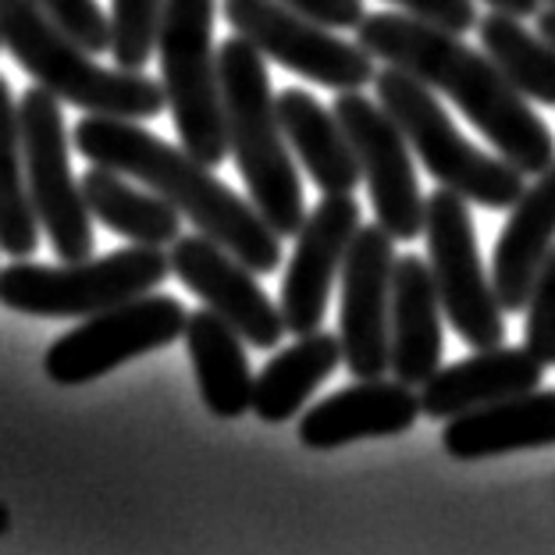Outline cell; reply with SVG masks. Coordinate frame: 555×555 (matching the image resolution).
Returning a JSON list of instances; mask_svg holds the SVG:
<instances>
[{"mask_svg": "<svg viewBox=\"0 0 555 555\" xmlns=\"http://www.w3.org/2000/svg\"><path fill=\"white\" fill-rule=\"evenodd\" d=\"M357 43L374 61L402 68L427 90L449 96L474 129L488 135L499 157L516 164L524 175H541L555 160V135L524 93L502 75L488 54L470 50L456 33L396 11H377L357 25Z\"/></svg>", "mask_w": 555, "mask_h": 555, "instance_id": "6da1fadb", "label": "cell"}, {"mask_svg": "<svg viewBox=\"0 0 555 555\" xmlns=\"http://www.w3.org/2000/svg\"><path fill=\"white\" fill-rule=\"evenodd\" d=\"M72 139L90 164H104L154 189L196 224V232L221 243L246 268L257 274L278 271L282 235L260 218L254 204H246L221 179H214L210 164L193 157L185 146H171L160 135L146 132L139 121L111 115H86L75 125Z\"/></svg>", "mask_w": 555, "mask_h": 555, "instance_id": "7a4b0ae2", "label": "cell"}, {"mask_svg": "<svg viewBox=\"0 0 555 555\" xmlns=\"http://www.w3.org/2000/svg\"><path fill=\"white\" fill-rule=\"evenodd\" d=\"M260 57V50L238 33L218 47L229 146L249 189V204L278 235H296L307 221L302 182L296 160L288 157L293 146L278 118V96L271 93V75Z\"/></svg>", "mask_w": 555, "mask_h": 555, "instance_id": "3957f363", "label": "cell"}, {"mask_svg": "<svg viewBox=\"0 0 555 555\" xmlns=\"http://www.w3.org/2000/svg\"><path fill=\"white\" fill-rule=\"evenodd\" d=\"M0 40L36 86L86 115L143 121L168 107L164 82L143 72L96 65L93 50L72 40L36 0H0Z\"/></svg>", "mask_w": 555, "mask_h": 555, "instance_id": "277c9868", "label": "cell"}, {"mask_svg": "<svg viewBox=\"0 0 555 555\" xmlns=\"http://www.w3.org/2000/svg\"><path fill=\"white\" fill-rule=\"evenodd\" d=\"M374 93L438 185L488 210H509L524 196V171L506 157L485 154L481 146L460 135L446 107L435 100V90H427L413 75L388 65L374 75Z\"/></svg>", "mask_w": 555, "mask_h": 555, "instance_id": "5b68a950", "label": "cell"}, {"mask_svg": "<svg viewBox=\"0 0 555 555\" xmlns=\"http://www.w3.org/2000/svg\"><path fill=\"white\" fill-rule=\"evenodd\" d=\"M214 0H164L157 54L175 132L189 154L218 168L229 154V121L214 54Z\"/></svg>", "mask_w": 555, "mask_h": 555, "instance_id": "8992f818", "label": "cell"}, {"mask_svg": "<svg viewBox=\"0 0 555 555\" xmlns=\"http://www.w3.org/2000/svg\"><path fill=\"white\" fill-rule=\"evenodd\" d=\"M171 271V254L135 243L118 254L79 263H29L15 260L0 271V302L29 318H93L157 288Z\"/></svg>", "mask_w": 555, "mask_h": 555, "instance_id": "52a82bcc", "label": "cell"}, {"mask_svg": "<svg viewBox=\"0 0 555 555\" xmlns=\"http://www.w3.org/2000/svg\"><path fill=\"white\" fill-rule=\"evenodd\" d=\"M470 199L438 185L427 199V254H431V274L438 285L446 321L456 335L474 349H495L506 338L502 302L495 296V282L488 278L477 249V232L470 218Z\"/></svg>", "mask_w": 555, "mask_h": 555, "instance_id": "ba28073f", "label": "cell"}, {"mask_svg": "<svg viewBox=\"0 0 555 555\" xmlns=\"http://www.w3.org/2000/svg\"><path fill=\"white\" fill-rule=\"evenodd\" d=\"M22 150H25V182L40 218V229L50 238V249L79 263L93 254V210L86 204L82 182H75L68 160V135L61 118V100L36 86L18 100Z\"/></svg>", "mask_w": 555, "mask_h": 555, "instance_id": "9c48e42d", "label": "cell"}, {"mask_svg": "<svg viewBox=\"0 0 555 555\" xmlns=\"http://www.w3.org/2000/svg\"><path fill=\"white\" fill-rule=\"evenodd\" d=\"M189 310L175 296L143 293L118 307L93 313L47 349L43 371L57 385H86L111 374L121 363L171 346L185 335Z\"/></svg>", "mask_w": 555, "mask_h": 555, "instance_id": "30bf717a", "label": "cell"}, {"mask_svg": "<svg viewBox=\"0 0 555 555\" xmlns=\"http://www.w3.org/2000/svg\"><path fill=\"white\" fill-rule=\"evenodd\" d=\"M224 22L246 36L263 57L327 90L352 93L374 82V57L360 43H349L318 18L278 4V0H224Z\"/></svg>", "mask_w": 555, "mask_h": 555, "instance_id": "8fae6325", "label": "cell"}, {"mask_svg": "<svg viewBox=\"0 0 555 555\" xmlns=\"http://www.w3.org/2000/svg\"><path fill=\"white\" fill-rule=\"evenodd\" d=\"M332 111L357 150L377 224L392 238L413 243L416 235H424L427 199H421L406 135L382 104H374L360 90L338 93Z\"/></svg>", "mask_w": 555, "mask_h": 555, "instance_id": "7c38bea8", "label": "cell"}, {"mask_svg": "<svg viewBox=\"0 0 555 555\" xmlns=\"http://www.w3.org/2000/svg\"><path fill=\"white\" fill-rule=\"evenodd\" d=\"M396 238L382 224L352 235L343 263V363L360 382L388 374V313H392Z\"/></svg>", "mask_w": 555, "mask_h": 555, "instance_id": "4fadbf2b", "label": "cell"}, {"mask_svg": "<svg viewBox=\"0 0 555 555\" xmlns=\"http://www.w3.org/2000/svg\"><path fill=\"white\" fill-rule=\"evenodd\" d=\"M171 271L204 307L221 313L249 346L274 349L285 338L282 307H274L268 293L257 285V271L246 268L235 254H229L210 235H179L171 243Z\"/></svg>", "mask_w": 555, "mask_h": 555, "instance_id": "5bb4252c", "label": "cell"}, {"mask_svg": "<svg viewBox=\"0 0 555 555\" xmlns=\"http://www.w3.org/2000/svg\"><path fill=\"white\" fill-rule=\"evenodd\" d=\"M360 232V204L352 193L324 196L296 232V249L282 278V318L288 335L321 332L327 296L343 271L352 235Z\"/></svg>", "mask_w": 555, "mask_h": 555, "instance_id": "9a60e30c", "label": "cell"}, {"mask_svg": "<svg viewBox=\"0 0 555 555\" xmlns=\"http://www.w3.org/2000/svg\"><path fill=\"white\" fill-rule=\"evenodd\" d=\"M421 396L406 382H371L349 385L343 392L321 399L318 406L302 413L299 441L307 449H343L360 438H388L410 431L421 416Z\"/></svg>", "mask_w": 555, "mask_h": 555, "instance_id": "2e32d148", "label": "cell"}, {"mask_svg": "<svg viewBox=\"0 0 555 555\" xmlns=\"http://www.w3.org/2000/svg\"><path fill=\"white\" fill-rule=\"evenodd\" d=\"M441 299L431 263L416 254L396 260L388 313V371L406 385H424L441 367Z\"/></svg>", "mask_w": 555, "mask_h": 555, "instance_id": "e0dca14e", "label": "cell"}, {"mask_svg": "<svg viewBox=\"0 0 555 555\" xmlns=\"http://www.w3.org/2000/svg\"><path fill=\"white\" fill-rule=\"evenodd\" d=\"M541 385V360L527 346L477 349L452 367H438L421 385V410L435 421H452L488 402L534 392Z\"/></svg>", "mask_w": 555, "mask_h": 555, "instance_id": "ac0fdd59", "label": "cell"}, {"mask_svg": "<svg viewBox=\"0 0 555 555\" xmlns=\"http://www.w3.org/2000/svg\"><path fill=\"white\" fill-rule=\"evenodd\" d=\"M555 446V388L524 392L513 399L488 402L452 416L441 431V449L452 460H495L520 449Z\"/></svg>", "mask_w": 555, "mask_h": 555, "instance_id": "d6986e66", "label": "cell"}, {"mask_svg": "<svg viewBox=\"0 0 555 555\" xmlns=\"http://www.w3.org/2000/svg\"><path fill=\"white\" fill-rule=\"evenodd\" d=\"M555 249V160L552 168L538 175L534 185L524 189V196L513 204V214L495 243V263H491V282L502 310L516 313L527 307L531 285Z\"/></svg>", "mask_w": 555, "mask_h": 555, "instance_id": "ffe728a7", "label": "cell"}, {"mask_svg": "<svg viewBox=\"0 0 555 555\" xmlns=\"http://www.w3.org/2000/svg\"><path fill=\"white\" fill-rule=\"evenodd\" d=\"M182 338L207 410L214 416H221V421H235L246 410H254L257 377L249 374V360L243 349L246 338L210 307L189 313Z\"/></svg>", "mask_w": 555, "mask_h": 555, "instance_id": "44dd1931", "label": "cell"}, {"mask_svg": "<svg viewBox=\"0 0 555 555\" xmlns=\"http://www.w3.org/2000/svg\"><path fill=\"white\" fill-rule=\"evenodd\" d=\"M278 118L293 143L299 164L307 168L313 185L324 196L352 193L363 182L357 150H352L343 121L335 118V111H324L318 96L307 90H285L278 93Z\"/></svg>", "mask_w": 555, "mask_h": 555, "instance_id": "7402d4cb", "label": "cell"}, {"mask_svg": "<svg viewBox=\"0 0 555 555\" xmlns=\"http://www.w3.org/2000/svg\"><path fill=\"white\" fill-rule=\"evenodd\" d=\"M338 363H343V338L338 335L327 332L299 335L296 346L282 349L260 371L254 385L257 416L268 424L293 421L302 410V402L318 392V385H324L338 371Z\"/></svg>", "mask_w": 555, "mask_h": 555, "instance_id": "603a6c76", "label": "cell"}, {"mask_svg": "<svg viewBox=\"0 0 555 555\" xmlns=\"http://www.w3.org/2000/svg\"><path fill=\"white\" fill-rule=\"evenodd\" d=\"M82 193H86V204L93 210V218L100 224H107L111 232L132 238V243L171 246L175 238L182 235L179 207L157 196L154 189L139 193V189L125 182V175L115 168L93 164V168L82 175Z\"/></svg>", "mask_w": 555, "mask_h": 555, "instance_id": "cb8c5ba5", "label": "cell"}, {"mask_svg": "<svg viewBox=\"0 0 555 555\" xmlns=\"http://www.w3.org/2000/svg\"><path fill=\"white\" fill-rule=\"evenodd\" d=\"M36 246H40V218L25 182L18 104L11 96V82L0 75V249L11 260H29Z\"/></svg>", "mask_w": 555, "mask_h": 555, "instance_id": "d4e9b609", "label": "cell"}, {"mask_svg": "<svg viewBox=\"0 0 555 555\" xmlns=\"http://www.w3.org/2000/svg\"><path fill=\"white\" fill-rule=\"evenodd\" d=\"M485 54L502 68V75L538 104L555 107V47L541 33H527L520 18L506 11H488L477 18Z\"/></svg>", "mask_w": 555, "mask_h": 555, "instance_id": "484cf974", "label": "cell"}, {"mask_svg": "<svg viewBox=\"0 0 555 555\" xmlns=\"http://www.w3.org/2000/svg\"><path fill=\"white\" fill-rule=\"evenodd\" d=\"M164 0H111V54L118 68L143 72L157 50Z\"/></svg>", "mask_w": 555, "mask_h": 555, "instance_id": "4316f807", "label": "cell"}, {"mask_svg": "<svg viewBox=\"0 0 555 555\" xmlns=\"http://www.w3.org/2000/svg\"><path fill=\"white\" fill-rule=\"evenodd\" d=\"M524 310H527V332H524L527 349L541 360V367H555V249L541 263Z\"/></svg>", "mask_w": 555, "mask_h": 555, "instance_id": "83f0119b", "label": "cell"}, {"mask_svg": "<svg viewBox=\"0 0 555 555\" xmlns=\"http://www.w3.org/2000/svg\"><path fill=\"white\" fill-rule=\"evenodd\" d=\"M72 40H79L93 54L111 50V18L100 11L96 0H36Z\"/></svg>", "mask_w": 555, "mask_h": 555, "instance_id": "f1b7e54d", "label": "cell"}, {"mask_svg": "<svg viewBox=\"0 0 555 555\" xmlns=\"http://www.w3.org/2000/svg\"><path fill=\"white\" fill-rule=\"evenodd\" d=\"M388 4H399L406 15L421 18V22H431L438 29H449V33H470L477 25V8L474 0H388Z\"/></svg>", "mask_w": 555, "mask_h": 555, "instance_id": "f546056e", "label": "cell"}, {"mask_svg": "<svg viewBox=\"0 0 555 555\" xmlns=\"http://www.w3.org/2000/svg\"><path fill=\"white\" fill-rule=\"evenodd\" d=\"M278 4L299 11V15L318 18L327 29H357L363 22L360 0H278Z\"/></svg>", "mask_w": 555, "mask_h": 555, "instance_id": "4dcf8cb0", "label": "cell"}, {"mask_svg": "<svg viewBox=\"0 0 555 555\" xmlns=\"http://www.w3.org/2000/svg\"><path fill=\"white\" fill-rule=\"evenodd\" d=\"M491 11H506V15H516V18H531L541 11V0H485Z\"/></svg>", "mask_w": 555, "mask_h": 555, "instance_id": "1f68e13d", "label": "cell"}, {"mask_svg": "<svg viewBox=\"0 0 555 555\" xmlns=\"http://www.w3.org/2000/svg\"><path fill=\"white\" fill-rule=\"evenodd\" d=\"M534 18H538V33L555 47V4H548L545 11H538Z\"/></svg>", "mask_w": 555, "mask_h": 555, "instance_id": "d6a6232c", "label": "cell"}, {"mask_svg": "<svg viewBox=\"0 0 555 555\" xmlns=\"http://www.w3.org/2000/svg\"><path fill=\"white\" fill-rule=\"evenodd\" d=\"M4 531H8V509L0 506V534H4Z\"/></svg>", "mask_w": 555, "mask_h": 555, "instance_id": "836d02e7", "label": "cell"}, {"mask_svg": "<svg viewBox=\"0 0 555 555\" xmlns=\"http://www.w3.org/2000/svg\"><path fill=\"white\" fill-rule=\"evenodd\" d=\"M545 4H555V0H545Z\"/></svg>", "mask_w": 555, "mask_h": 555, "instance_id": "e575fe53", "label": "cell"}, {"mask_svg": "<svg viewBox=\"0 0 555 555\" xmlns=\"http://www.w3.org/2000/svg\"><path fill=\"white\" fill-rule=\"evenodd\" d=\"M0 43H4V40H0Z\"/></svg>", "mask_w": 555, "mask_h": 555, "instance_id": "d590c367", "label": "cell"}]
</instances>
